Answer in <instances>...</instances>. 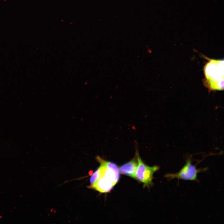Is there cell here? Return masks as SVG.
Segmentation results:
<instances>
[{
	"label": "cell",
	"instance_id": "cell-1",
	"mask_svg": "<svg viewBox=\"0 0 224 224\" xmlns=\"http://www.w3.org/2000/svg\"><path fill=\"white\" fill-rule=\"evenodd\" d=\"M204 72L205 82L210 90L223 89V60L211 59L204 67Z\"/></svg>",
	"mask_w": 224,
	"mask_h": 224
},
{
	"label": "cell",
	"instance_id": "cell-2",
	"mask_svg": "<svg viewBox=\"0 0 224 224\" xmlns=\"http://www.w3.org/2000/svg\"><path fill=\"white\" fill-rule=\"evenodd\" d=\"M96 159L100 164L98 168L99 175L98 180L114 186L118 181L120 172L117 166L114 163L105 161L99 156Z\"/></svg>",
	"mask_w": 224,
	"mask_h": 224
},
{
	"label": "cell",
	"instance_id": "cell-3",
	"mask_svg": "<svg viewBox=\"0 0 224 224\" xmlns=\"http://www.w3.org/2000/svg\"><path fill=\"white\" fill-rule=\"evenodd\" d=\"M138 166L133 178L143 183L145 186L149 187L152 184L153 175L160 169L157 166H150L146 165L140 158L138 151L136 149Z\"/></svg>",
	"mask_w": 224,
	"mask_h": 224
},
{
	"label": "cell",
	"instance_id": "cell-4",
	"mask_svg": "<svg viewBox=\"0 0 224 224\" xmlns=\"http://www.w3.org/2000/svg\"><path fill=\"white\" fill-rule=\"evenodd\" d=\"M201 171V169H197L192 164L190 159L187 160L185 164L182 169L176 173H167L165 177L169 180L175 178L186 180L197 181V174Z\"/></svg>",
	"mask_w": 224,
	"mask_h": 224
},
{
	"label": "cell",
	"instance_id": "cell-5",
	"mask_svg": "<svg viewBox=\"0 0 224 224\" xmlns=\"http://www.w3.org/2000/svg\"><path fill=\"white\" fill-rule=\"evenodd\" d=\"M138 166V162L136 154L135 157L128 162L122 165L119 168V172L133 178Z\"/></svg>",
	"mask_w": 224,
	"mask_h": 224
},
{
	"label": "cell",
	"instance_id": "cell-6",
	"mask_svg": "<svg viewBox=\"0 0 224 224\" xmlns=\"http://www.w3.org/2000/svg\"><path fill=\"white\" fill-rule=\"evenodd\" d=\"M99 175V171L98 168L92 174L90 178V182L91 185L94 184L97 180Z\"/></svg>",
	"mask_w": 224,
	"mask_h": 224
}]
</instances>
